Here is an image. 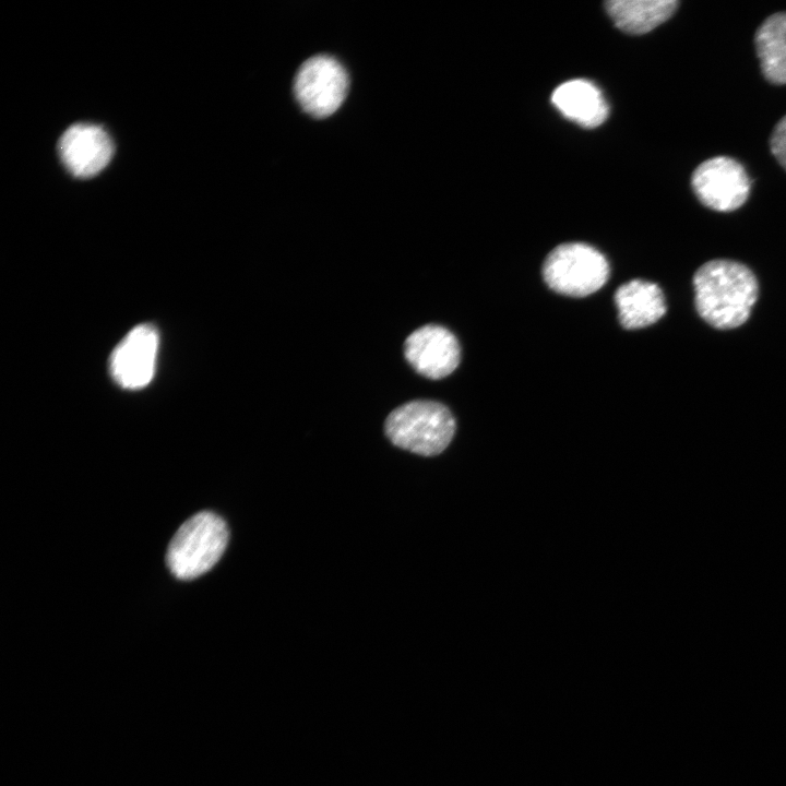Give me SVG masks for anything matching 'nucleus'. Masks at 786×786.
<instances>
[{
	"label": "nucleus",
	"instance_id": "1",
	"mask_svg": "<svg viewBox=\"0 0 786 786\" xmlns=\"http://www.w3.org/2000/svg\"><path fill=\"white\" fill-rule=\"evenodd\" d=\"M694 305L699 315L718 330H730L750 317L759 295L753 272L745 264L715 259L693 275Z\"/></svg>",
	"mask_w": 786,
	"mask_h": 786
},
{
	"label": "nucleus",
	"instance_id": "2",
	"mask_svg": "<svg viewBox=\"0 0 786 786\" xmlns=\"http://www.w3.org/2000/svg\"><path fill=\"white\" fill-rule=\"evenodd\" d=\"M225 521L210 511L189 517L177 529L167 548L166 564L179 580H192L210 571L228 544Z\"/></svg>",
	"mask_w": 786,
	"mask_h": 786
},
{
	"label": "nucleus",
	"instance_id": "3",
	"mask_svg": "<svg viewBox=\"0 0 786 786\" xmlns=\"http://www.w3.org/2000/svg\"><path fill=\"white\" fill-rule=\"evenodd\" d=\"M384 430L394 445L432 456L444 451L452 441L455 419L445 405L417 400L392 410L386 417Z\"/></svg>",
	"mask_w": 786,
	"mask_h": 786
},
{
	"label": "nucleus",
	"instance_id": "4",
	"mask_svg": "<svg viewBox=\"0 0 786 786\" xmlns=\"http://www.w3.org/2000/svg\"><path fill=\"white\" fill-rule=\"evenodd\" d=\"M546 284L558 294L585 297L602 288L609 277V264L603 253L583 242L556 247L543 265Z\"/></svg>",
	"mask_w": 786,
	"mask_h": 786
},
{
	"label": "nucleus",
	"instance_id": "5",
	"mask_svg": "<svg viewBox=\"0 0 786 786\" xmlns=\"http://www.w3.org/2000/svg\"><path fill=\"white\" fill-rule=\"evenodd\" d=\"M349 80L345 68L333 57L318 55L299 68L294 91L303 111L314 118H326L344 102Z\"/></svg>",
	"mask_w": 786,
	"mask_h": 786
},
{
	"label": "nucleus",
	"instance_id": "6",
	"mask_svg": "<svg viewBox=\"0 0 786 786\" xmlns=\"http://www.w3.org/2000/svg\"><path fill=\"white\" fill-rule=\"evenodd\" d=\"M691 187L706 207L717 212H731L748 200L751 181L738 160L729 156H715L694 169Z\"/></svg>",
	"mask_w": 786,
	"mask_h": 786
},
{
	"label": "nucleus",
	"instance_id": "7",
	"mask_svg": "<svg viewBox=\"0 0 786 786\" xmlns=\"http://www.w3.org/2000/svg\"><path fill=\"white\" fill-rule=\"evenodd\" d=\"M158 332L144 323L133 327L115 347L109 370L115 382L127 390H139L153 379L158 352Z\"/></svg>",
	"mask_w": 786,
	"mask_h": 786
},
{
	"label": "nucleus",
	"instance_id": "8",
	"mask_svg": "<svg viewBox=\"0 0 786 786\" xmlns=\"http://www.w3.org/2000/svg\"><path fill=\"white\" fill-rule=\"evenodd\" d=\"M404 355L421 376L439 380L451 374L460 364L461 347L454 334L437 324L424 325L408 335Z\"/></svg>",
	"mask_w": 786,
	"mask_h": 786
},
{
	"label": "nucleus",
	"instance_id": "9",
	"mask_svg": "<svg viewBox=\"0 0 786 786\" xmlns=\"http://www.w3.org/2000/svg\"><path fill=\"white\" fill-rule=\"evenodd\" d=\"M58 151L71 175L90 178L108 165L115 147L111 138L100 126L75 123L61 135Z\"/></svg>",
	"mask_w": 786,
	"mask_h": 786
},
{
	"label": "nucleus",
	"instance_id": "10",
	"mask_svg": "<svg viewBox=\"0 0 786 786\" xmlns=\"http://www.w3.org/2000/svg\"><path fill=\"white\" fill-rule=\"evenodd\" d=\"M615 303L619 321L627 330L652 325L663 318L667 310L662 288L645 279H632L618 287Z\"/></svg>",
	"mask_w": 786,
	"mask_h": 786
},
{
	"label": "nucleus",
	"instance_id": "11",
	"mask_svg": "<svg viewBox=\"0 0 786 786\" xmlns=\"http://www.w3.org/2000/svg\"><path fill=\"white\" fill-rule=\"evenodd\" d=\"M551 102L567 119L583 128H596L609 115L608 104L600 90L583 79L560 84L553 91Z\"/></svg>",
	"mask_w": 786,
	"mask_h": 786
},
{
	"label": "nucleus",
	"instance_id": "12",
	"mask_svg": "<svg viewBox=\"0 0 786 786\" xmlns=\"http://www.w3.org/2000/svg\"><path fill=\"white\" fill-rule=\"evenodd\" d=\"M678 5L677 0H610L605 9L618 28L641 35L667 21Z\"/></svg>",
	"mask_w": 786,
	"mask_h": 786
},
{
	"label": "nucleus",
	"instance_id": "13",
	"mask_svg": "<svg viewBox=\"0 0 786 786\" xmlns=\"http://www.w3.org/2000/svg\"><path fill=\"white\" fill-rule=\"evenodd\" d=\"M754 45L764 78L786 84V12L766 17L758 27Z\"/></svg>",
	"mask_w": 786,
	"mask_h": 786
},
{
	"label": "nucleus",
	"instance_id": "14",
	"mask_svg": "<svg viewBox=\"0 0 786 786\" xmlns=\"http://www.w3.org/2000/svg\"><path fill=\"white\" fill-rule=\"evenodd\" d=\"M771 152L786 170V115L775 124L770 138Z\"/></svg>",
	"mask_w": 786,
	"mask_h": 786
}]
</instances>
